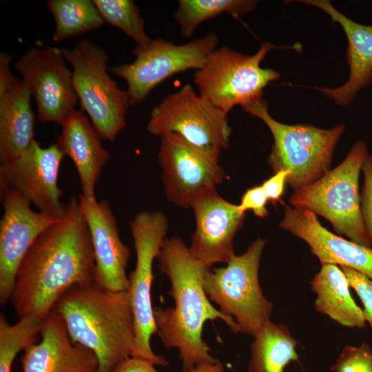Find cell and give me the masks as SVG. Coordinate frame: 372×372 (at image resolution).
<instances>
[{
  "label": "cell",
  "instance_id": "6da1fadb",
  "mask_svg": "<svg viewBox=\"0 0 372 372\" xmlns=\"http://www.w3.org/2000/svg\"><path fill=\"white\" fill-rule=\"evenodd\" d=\"M95 282V259L79 199L31 246L17 273L10 302L19 318L44 319L71 287Z\"/></svg>",
  "mask_w": 372,
  "mask_h": 372
},
{
  "label": "cell",
  "instance_id": "7a4b0ae2",
  "mask_svg": "<svg viewBox=\"0 0 372 372\" xmlns=\"http://www.w3.org/2000/svg\"><path fill=\"white\" fill-rule=\"evenodd\" d=\"M156 260L170 282L169 294L174 301L173 307L154 308L156 333L163 345L178 349L183 372L219 363L203 339L205 323L221 320L234 333L238 329L234 320L216 309L208 298L203 287L207 267L199 264L177 237L165 240Z\"/></svg>",
  "mask_w": 372,
  "mask_h": 372
},
{
  "label": "cell",
  "instance_id": "3957f363",
  "mask_svg": "<svg viewBox=\"0 0 372 372\" xmlns=\"http://www.w3.org/2000/svg\"><path fill=\"white\" fill-rule=\"evenodd\" d=\"M72 340L90 349L99 372H111L132 356L135 326L127 291H113L96 282L75 285L57 300L53 310Z\"/></svg>",
  "mask_w": 372,
  "mask_h": 372
},
{
  "label": "cell",
  "instance_id": "277c9868",
  "mask_svg": "<svg viewBox=\"0 0 372 372\" xmlns=\"http://www.w3.org/2000/svg\"><path fill=\"white\" fill-rule=\"evenodd\" d=\"M242 108L268 127L273 138L268 164L273 172L288 170L290 174L287 183L294 190L316 181L329 170L344 125L324 130L311 125L282 123L270 115L268 103L263 99Z\"/></svg>",
  "mask_w": 372,
  "mask_h": 372
},
{
  "label": "cell",
  "instance_id": "5b68a950",
  "mask_svg": "<svg viewBox=\"0 0 372 372\" xmlns=\"http://www.w3.org/2000/svg\"><path fill=\"white\" fill-rule=\"evenodd\" d=\"M368 154L366 143L357 141L340 164L316 181L295 190L289 201L294 208L325 218L338 234L371 247L359 194L360 173Z\"/></svg>",
  "mask_w": 372,
  "mask_h": 372
},
{
  "label": "cell",
  "instance_id": "8992f818",
  "mask_svg": "<svg viewBox=\"0 0 372 372\" xmlns=\"http://www.w3.org/2000/svg\"><path fill=\"white\" fill-rule=\"evenodd\" d=\"M266 240L258 238L226 267L207 268L203 287L211 302L232 318L238 333L254 337L271 321L273 305L264 296L259 283V267Z\"/></svg>",
  "mask_w": 372,
  "mask_h": 372
},
{
  "label": "cell",
  "instance_id": "52a82bcc",
  "mask_svg": "<svg viewBox=\"0 0 372 372\" xmlns=\"http://www.w3.org/2000/svg\"><path fill=\"white\" fill-rule=\"evenodd\" d=\"M61 50L72 68L74 88L83 111L103 139L114 141L125 127L130 100L127 90L108 73L107 52L85 39Z\"/></svg>",
  "mask_w": 372,
  "mask_h": 372
},
{
  "label": "cell",
  "instance_id": "ba28073f",
  "mask_svg": "<svg viewBox=\"0 0 372 372\" xmlns=\"http://www.w3.org/2000/svg\"><path fill=\"white\" fill-rule=\"evenodd\" d=\"M276 48L280 47L262 42L253 55L227 46L216 48L194 74L199 94L227 114L236 105L262 99L264 89L280 77L277 71L260 67L267 53Z\"/></svg>",
  "mask_w": 372,
  "mask_h": 372
},
{
  "label": "cell",
  "instance_id": "9c48e42d",
  "mask_svg": "<svg viewBox=\"0 0 372 372\" xmlns=\"http://www.w3.org/2000/svg\"><path fill=\"white\" fill-rule=\"evenodd\" d=\"M130 227L136 253V265L128 276L127 291L135 326V347L132 357L154 365L166 366L168 362L153 351L150 341L156 333L152 303L153 265L167 238L168 219L160 211H143L131 220Z\"/></svg>",
  "mask_w": 372,
  "mask_h": 372
},
{
  "label": "cell",
  "instance_id": "30bf717a",
  "mask_svg": "<svg viewBox=\"0 0 372 372\" xmlns=\"http://www.w3.org/2000/svg\"><path fill=\"white\" fill-rule=\"evenodd\" d=\"M147 131L159 137L176 134L219 156L229 147L231 134L227 113L196 93L189 84L167 95L152 108Z\"/></svg>",
  "mask_w": 372,
  "mask_h": 372
},
{
  "label": "cell",
  "instance_id": "8fae6325",
  "mask_svg": "<svg viewBox=\"0 0 372 372\" xmlns=\"http://www.w3.org/2000/svg\"><path fill=\"white\" fill-rule=\"evenodd\" d=\"M218 43V37L214 32L180 45L152 39L133 49L135 59L132 62L110 67L109 71L126 82L130 105H137L169 77L202 68Z\"/></svg>",
  "mask_w": 372,
  "mask_h": 372
},
{
  "label": "cell",
  "instance_id": "7c38bea8",
  "mask_svg": "<svg viewBox=\"0 0 372 372\" xmlns=\"http://www.w3.org/2000/svg\"><path fill=\"white\" fill-rule=\"evenodd\" d=\"M161 138L158 161L167 199L191 208L200 197L216 190L225 178L219 156L187 141L174 133Z\"/></svg>",
  "mask_w": 372,
  "mask_h": 372
},
{
  "label": "cell",
  "instance_id": "4fadbf2b",
  "mask_svg": "<svg viewBox=\"0 0 372 372\" xmlns=\"http://www.w3.org/2000/svg\"><path fill=\"white\" fill-rule=\"evenodd\" d=\"M66 62L61 48L41 45L30 48L15 63L41 123L61 125L75 110L78 99Z\"/></svg>",
  "mask_w": 372,
  "mask_h": 372
},
{
  "label": "cell",
  "instance_id": "5bb4252c",
  "mask_svg": "<svg viewBox=\"0 0 372 372\" xmlns=\"http://www.w3.org/2000/svg\"><path fill=\"white\" fill-rule=\"evenodd\" d=\"M64 156L56 143L42 147L34 140L16 158L0 163V189L14 190L37 211L60 218L65 209L58 183Z\"/></svg>",
  "mask_w": 372,
  "mask_h": 372
},
{
  "label": "cell",
  "instance_id": "9a60e30c",
  "mask_svg": "<svg viewBox=\"0 0 372 372\" xmlns=\"http://www.w3.org/2000/svg\"><path fill=\"white\" fill-rule=\"evenodd\" d=\"M0 302L10 300L18 269L39 236L60 218L35 211L17 192L1 189Z\"/></svg>",
  "mask_w": 372,
  "mask_h": 372
},
{
  "label": "cell",
  "instance_id": "2e32d148",
  "mask_svg": "<svg viewBox=\"0 0 372 372\" xmlns=\"http://www.w3.org/2000/svg\"><path fill=\"white\" fill-rule=\"evenodd\" d=\"M195 229L188 247L192 257L207 268L216 263H227L235 255L234 239L241 227L245 214L238 205L223 198L217 190L197 200L191 206Z\"/></svg>",
  "mask_w": 372,
  "mask_h": 372
},
{
  "label": "cell",
  "instance_id": "e0dca14e",
  "mask_svg": "<svg viewBox=\"0 0 372 372\" xmlns=\"http://www.w3.org/2000/svg\"><path fill=\"white\" fill-rule=\"evenodd\" d=\"M79 199L91 236L96 284L110 291H127L130 250L120 237L110 203L81 194Z\"/></svg>",
  "mask_w": 372,
  "mask_h": 372
},
{
  "label": "cell",
  "instance_id": "ac0fdd59",
  "mask_svg": "<svg viewBox=\"0 0 372 372\" xmlns=\"http://www.w3.org/2000/svg\"><path fill=\"white\" fill-rule=\"evenodd\" d=\"M279 226L306 242L321 265L346 267L372 279V248L329 231L315 213L286 205Z\"/></svg>",
  "mask_w": 372,
  "mask_h": 372
},
{
  "label": "cell",
  "instance_id": "d6986e66",
  "mask_svg": "<svg viewBox=\"0 0 372 372\" xmlns=\"http://www.w3.org/2000/svg\"><path fill=\"white\" fill-rule=\"evenodd\" d=\"M40 336L39 342L23 351V372H99L96 355L72 340L55 311L43 320Z\"/></svg>",
  "mask_w": 372,
  "mask_h": 372
},
{
  "label": "cell",
  "instance_id": "ffe728a7",
  "mask_svg": "<svg viewBox=\"0 0 372 372\" xmlns=\"http://www.w3.org/2000/svg\"><path fill=\"white\" fill-rule=\"evenodd\" d=\"M327 13L343 29L348 41L346 58L349 77L340 87H316L338 105L346 106L358 93L372 83V25L352 21L339 12L328 0L300 1Z\"/></svg>",
  "mask_w": 372,
  "mask_h": 372
},
{
  "label": "cell",
  "instance_id": "44dd1931",
  "mask_svg": "<svg viewBox=\"0 0 372 372\" xmlns=\"http://www.w3.org/2000/svg\"><path fill=\"white\" fill-rule=\"evenodd\" d=\"M56 144L72 161L79 179L81 195L95 197V189L103 168L110 159L102 138L83 110H75L61 125Z\"/></svg>",
  "mask_w": 372,
  "mask_h": 372
},
{
  "label": "cell",
  "instance_id": "7402d4cb",
  "mask_svg": "<svg viewBox=\"0 0 372 372\" xmlns=\"http://www.w3.org/2000/svg\"><path fill=\"white\" fill-rule=\"evenodd\" d=\"M31 94L21 80L0 96V161L16 158L35 140Z\"/></svg>",
  "mask_w": 372,
  "mask_h": 372
},
{
  "label": "cell",
  "instance_id": "603a6c76",
  "mask_svg": "<svg viewBox=\"0 0 372 372\" xmlns=\"http://www.w3.org/2000/svg\"><path fill=\"white\" fill-rule=\"evenodd\" d=\"M310 286L316 295L314 307L318 313L345 327L362 329L366 326L362 310L352 298L348 280L340 267L322 265Z\"/></svg>",
  "mask_w": 372,
  "mask_h": 372
},
{
  "label": "cell",
  "instance_id": "cb8c5ba5",
  "mask_svg": "<svg viewBox=\"0 0 372 372\" xmlns=\"http://www.w3.org/2000/svg\"><path fill=\"white\" fill-rule=\"evenodd\" d=\"M253 338L248 372H284L291 362L298 360V341L286 325L271 320Z\"/></svg>",
  "mask_w": 372,
  "mask_h": 372
},
{
  "label": "cell",
  "instance_id": "d4e9b609",
  "mask_svg": "<svg viewBox=\"0 0 372 372\" xmlns=\"http://www.w3.org/2000/svg\"><path fill=\"white\" fill-rule=\"evenodd\" d=\"M46 4L55 22V43L95 30L105 23L92 0H48Z\"/></svg>",
  "mask_w": 372,
  "mask_h": 372
},
{
  "label": "cell",
  "instance_id": "484cf974",
  "mask_svg": "<svg viewBox=\"0 0 372 372\" xmlns=\"http://www.w3.org/2000/svg\"><path fill=\"white\" fill-rule=\"evenodd\" d=\"M258 3L255 0H180L174 17L187 39L204 21L224 13L238 18L254 10Z\"/></svg>",
  "mask_w": 372,
  "mask_h": 372
},
{
  "label": "cell",
  "instance_id": "4316f807",
  "mask_svg": "<svg viewBox=\"0 0 372 372\" xmlns=\"http://www.w3.org/2000/svg\"><path fill=\"white\" fill-rule=\"evenodd\" d=\"M42 324L43 319L28 316L10 324L0 315V372H12L17 354L38 341Z\"/></svg>",
  "mask_w": 372,
  "mask_h": 372
},
{
  "label": "cell",
  "instance_id": "83f0119b",
  "mask_svg": "<svg viewBox=\"0 0 372 372\" xmlns=\"http://www.w3.org/2000/svg\"><path fill=\"white\" fill-rule=\"evenodd\" d=\"M105 23L123 31L136 46L148 43L152 39L145 30L144 20L132 0H93Z\"/></svg>",
  "mask_w": 372,
  "mask_h": 372
},
{
  "label": "cell",
  "instance_id": "f1b7e54d",
  "mask_svg": "<svg viewBox=\"0 0 372 372\" xmlns=\"http://www.w3.org/2000/svg\"><path fill=\"white\" fill-rule=\"evenodd\" d=\"M329 369L332 372H372V349L366 343L345 346Z\"/></svg>",
  "mask_w": 372,
  "mask_h": 372
},
{
  "label": "cell",
  "instance_id": "f546056e",
  "mask_svg": "<svg viewBox=\"0 0 372 372\" xmlns=\"http://www.w3.org/2000/svg\"><path fill=\"white\" fill-rule=\"evenodd\" d=\"M363 305L362 313L372 330V279L354 269L340 267Z\"/></svg>",
  "mask_w": 372,
  "mask_h": 372
},
{
  "label": "cell",
  "instance_id": "4dcf8cb0",
  "mask_svg": "<svg viewBox=\"0 0 372 372\" xmlns=\"http://www.w3.org/2000/svg\"><path fill=\"white\" fill-rule=\"evenodd\" d=\"M362 171L364 185L360 194V209L372 248V154H368L366 156Z\"/></svg>",
  "mask_w": 372,
  "mask_h": 372
},
{
  "label": "cell",
  "instance_id": "1f68e13d",
  "mask_svg": "<svg viewBox=\"0 0 372 372\" xmlns=\"http://www.w3.org/2000/svg\"><path fill=\"white\" fill-rule=\"evenodd\" d=\"M268 202L261 185H257L245 192L238 206L242 213L251 210L256 216L265 218L269 215L267 209Z\"/></svg>",
  "mask_w": 372,
  "mask_h": 372
},
{
  "label": "cell",
  "instance_id": "d6a6232c",
  "mask_svg": "<svg viewBox=\"0 0 372 372\" xmlns=\"http://www.w3.org/2000/svg\"><path fill=\"white\" fill-rule=\"evenodd\" d=\"M289 174L288 170L278 171L261 185L269 202L273 205L281 201Z\"/></svg>",
  "mask_w": 372,
  "mask_h": 372
},
{
  "label": "cell",
  "instance_id": "836d02e7",
  "mask_svg": "<svg viewBox=\"0 0 372 372\" xmlns=\"http://www.w3.org/2000/svg\"><path fill=\"white\" fill-rule=\"evenodd\" d=\"M152 362L129 357L117 364L111 372H158Z\"/></svg>",
  "mask_w": 372,
  "mask_h": 372
},
{
  "label": "cell",
  "instance_id": "e575fe53",
  "mask_svg": "<svg viewBox=\"0 0 372 372\" xmlns=\"http://www.w3.org/2000/svg\"><path fill=\"white\" fill-rule=\"evenodd\" d=\"M11 61L12 56L8 53H0V96L6 93L17 80L11 72Z\"/></svg>",
  "mask_w": 372,
  "mask_h": 372
},
{
  "label": "cell",
  "instance_id": "d590c367",
  "mask_svg": "<svg viewBox=\"0 0 372 372\" xmlns=\"http://www.w3.org/2000/svg\"><path fill=\"white\" fill-rule=\"evenodd\" d=\"M188 372H225V371L223 364L220 362L219 363L212 366L198 367Z\"/></svg>",
  "mask_w": 372,
  "mask_h": 372
}]
</instances>
